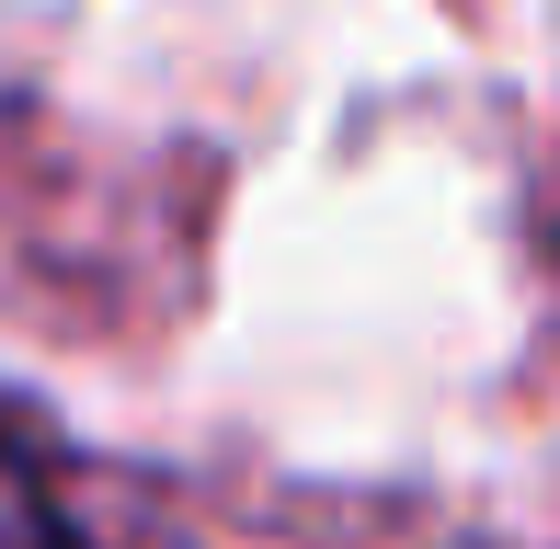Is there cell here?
<instances>
[{
  "label": "cell",
  "instance_id": "1",
  "mask_svg": "<svg viewBox=\"0 0 560 549\" xmlns=\"http://www.w3.org/2000/svg\"><path fill=\"white\" fill-rule=\"evenodd\" d=\"M0 549H81V527L58 515V492L35 469V446L12 435V412H0Z\"/></svg>",
  "mask_w": 560,
  "mask_h": 549
}]
</instances>
